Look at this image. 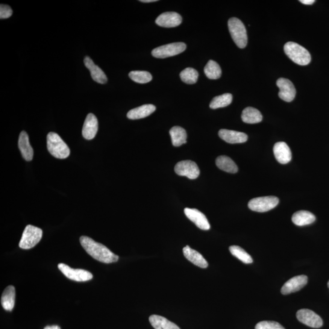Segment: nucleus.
<instances>
[{"instance_id": "1", "label": "nucleus", "mask_w": 329, "mask_h": 329, "mask_svg": "<svg viewBox=\"0 0 329 329\" xmlns=\"http://www.w3.org/2000/svg\"><path fill=\"white\" fill-rule=\"evenodd\" d=\"M80 243L83 248L95 260L105 263L116 262L119 260V256L111 252L106 246L96 242L90 237L82 236Z\"/></svg>"}, {"instance_id": "2", "label": "nucleus", "mask_w": 329, "mask_h": 329, "mask_svg": "<svg viewBox=\"0 0 329 329\" xmlns=\"http://www.w3.org/2000/svg\"><path fill=\"white\" fill-rule=\"evenodd\" d=\"M47 148L52 156L60 159L68 157L70 154L69 147L58 134L52 132L47 136Z\"/></svg>"}, {"instance_id": "3", "label": "nucleus", "mask_w": 329, "mask_h": 329, "mask_svg": "<svg viewBox=\"0 0 329 329\" xmlns=\"http://www.w3.org/2000/svg\"><path fill=\"white\" fill-rule=\"evenodd\" d=\"M284 51L291 60L299 66H307L310 63V52L297 43L287 42L284 46Z\"/></svg>"}, {"instance_id": "4", "label": "nucleus", "mask_w": 329, "mask_h": 329, "mask_svg": "<svg viewBox=\"0 0 329 329\" xmlns=\"http://www.w3.org/2000/svg\"><path fill=\"white\" fill-rule=\"evenodd\" d=\"M228 28L234 42L240 48H244L248 43V36L245 25L236 17L229 20Z\"/></svg>"}, {"instance_id": "5", "label": "nucleus", "mask_w": 329, "mask_h": 329, "mask_svg": "<svg viewBox=\"0 0 329 329\" xmlns=\"http://www.w3.org/2000/svg\"><path fill=\"white\" fill-rule=\"evenodd\" d=\"M42 229L34 226L28 225L25 229L19 243L20 248L29 249L37 245L42 239Z\"/></svg>"}, {"instance_id": "6", "label": "nucleus", "mask_w": 329, "mask_h": 329, "mask_svg": "<svg viewBox=\"0 0 329 329\" xmlns=\"http://www.w3.org/2000/svg\"><path fill=\"white\" fill-rule=\"evenodd\" d=\"M186 45L183 42H176L157 47L152 51V55L156 58L164 59L178 55L186 50Z\"/></svg>"}, {"instance_id": "7", "label": "nucleus", "mask_w": 329, "mask_h": 329, "mask_svg": "<svg viewBox=\"0 0 329 329\" xmlns=\"http://www.w3.org/2000/svg\"><path fill=\"white\" fill-rule=\"evenodd\" d=\"M279 199L275 196L259 197L251 199L248 207L252 211L257 212H265L271 210L279 204Z\"/></svg>"}, {"instance_id": "8", "label": "nucleus", "mask_w": 329, "mask_h": 329, "mask_svg": "<svg viewBox=\"0 0 329 329\" xmlns=\"http://www.w3.org/2000/svg\"><path fill=\"white\" fill-rule=\"evenodd\" d=\"M58 268L66 277L72 281L77 282H86L93 278L92 273L86 270L81 269H73L64 263L58 265Z\"/></svg>"}, {"instance_id": "9", "label": "nucleus", "mask_w": 329, "mask_h": 329, "mask_svg": "<svg viewBox=\"0 0 329 329\" xmlns=\"http://www.w3.org/2000/svg\"><path fill=\"white\" fill-rule=\"evenodd\" d=\"M175 171L179 176H186L190 179H195L200 174L197 164L191 160L179 161L176 164Z\"/></svg>"}, {"instance_id": "10", "label": "nucleus", "mask_w": 329, "mask_h": 329, "mask_svg": "<svg viewBox=\"0 0 329 329\" xmlns=\"http://www.w3.org/2000/svg\"><path fill=\"white\" fill-rule=\"evenodd\" d=\"M296 316L299 321L310 327L319 328L323 324L321 317L310 310H299L296 313Z\"/></svg>"}, {"instance_id": "11", "label": "nucleus", "mask_w": 329, "mask_h": 329, "mask_svg": "<svg viewBox=\"0 0 329 329\" xmlns=\"http://www.w3.org/2000/svg\"><path fill=\"white\" fill-rule=\"evenodd\" d=\"M279 87V96L283 100L291 102L295 98L296 90L293 84L289 79L279 78L276 82Z\"/></svg>"}, {"instance_id": "12", "label": "nucleus", "mask_w": 329, "mask_h": 329, "mask_svg": "<svg viewBox=\"0 0 329 329\" xmlns=\"http://www.w3.org/2000/svg\"><path fill=\"white\" fill-rule=\"evenodd\" d=\"M183 19L180 14L175 12H166L158 16L155 23L161 27L175 28L181 25Z\"/></svg>"}, {"instance_id": "13", "label": "nucleus", "mask_w": 329, "mask_h": 329, "mask_svg": "<svg viewBox=\"0 0 329 329\" xmlns=\"http://www.w3.org/2000/svg\"><path fill=\"white\" fill-rule=\"evenodd\" d=\"M184 213L190 221L195 223L197 227L202 230H209L210 225L208 220L204 214L196 208H186L184 209Z\"/></svg>"}, {"instance_id": "14", "label": "nucleus", "mask_w": 329, "mask_h": 329, "mask_svg": "<svg viewBox=\"0 0 329 329\" xmlns=\"http://www.w3.org/2000/svg\"><path fill=\"white\" fill-rule=\"evenodd\" d=\"M308 278L306 276H295V277L290 279L282 287L281 293L284 295H287L290 293L298 292L306 286Z\"/></svg>"}, {"instance_id": "15", "label": "nucleus", "mask_w": 329, "mask_h": 329, "mask_svg": "<svg viewBox=\"0 0 329 329\" xmlns=\"http://www.w3.org/2000/svg\"><path fill=\"white\" fill-rule=\"evenodd\" d=\"M98 130V122L95 115L89 114L86 117L82 128V136L86 140H92Z\"/></svg>"}, {"instance_id": "16", "label": "nucleus", "mask_w": 329, "mask_h": 329, "mask_svg": "<svg viewBox=\"0 0 329 329\" xmlns=\"http://www.w3.org/2000/svg\"><path fill=\"white\" fill-rule=\"evenodd\" d=\"M273 151L276 160L281 164H287L292 160V152L286 143L283 142L276 143L273 148Z\"/></svg>"}, {"instance_id": "17", "label": "nucleus", "mask_w": 329, "mask_h": 329, "mask_svg": "<svg viewBox=\"0 0 329 329\" xmlns=\"http://www.w3.org/2000/svg\"><path fill=\"white\" fill-rule=\"evenodd\" d=\"M218 135L222 140L231 144L245 143L248 139V136L245 133L228 129H221Z\"/></svg>"}, {"instance_id": "18", "label": "nucleus", "mask_w": 329, "mask_h": 329, "mask_svg": "<svg viewBox=\"0 0 329 329\" xmlns=\"http://www.w3.org/2000/svg\"><path fill=\"white\" fill-rule=\"evenodd\" d=\"M85 66L90 70L91 76L94 81L98 83L104 84L107 82V78L102 70L98 66L94 64L92 59L89 57L84 58Z\"/></svg>"}, {"instance_id": "19", "label": "nucleus", "mask_w": 329, "mask_h": 329, "mask_svg": "<svg viewBox=\"0 0 329 329\" xmlns=\"http://www.w3.org/2000/svg\"><path fill=\"white\" fill-rule=\"evenodd\" d=\"M184 256L187 260L196 266L202 268H206L208 266V263L203 256L198 251L194 250L189 246H186L183 248Z\"/></svg>"}, {"instance_id": "20", "label": "nucleus", "mask_w": 329, "mask_h": 329, "mask_svg": "<svg viewBox=\"0 0 329 329\" xmlns=\"http://www.w3.org/2000/svg\"><path fill=\"white\" fill-rule=\"evenodd\" d=\"M19 148L22 155L26 161H31L33 158V149L29 143V137L25 131L21 132L19 139Z\"/></svg>"}, {"instance_id": "21", "label": "nucleus", "mask_w": 329, "mask_h": 329, "mask_svg": "<svg viewBox=\"0 0 329 329\" xmlns=\"http://www.w3.org/2000/svg\"><path fill=\"white\" fill-rule=\"evenodd\" d=\"M155 107L152 104H145L133 108L128 112L127 117L130 120H138L145 118L150 116L155 111Z\"/></svg>"}, {"instance_id": "22", "label": "nucleus", "mask_w": 329, "mask_h": 329, "mask_svg": "<svg viewBox=\"0 0 329 329\" xmlns=\"http://www.w3.org/2000/svg\"><path fill=\"white\" fill-rule=\"evenodd\" d=\"M292 220L294 224L298 226H304L315 222L316 217L310 211L301 210L294 213Z\"/></svg>"}, {"instance_id": "23", "label": "nucleus", "mask_w": 329, "mask_h": 329, "mask_svg": "<svg viewBox=\"0 0 329 329\" xmlns=\"http://www.w3.org/2000/svg\"><path fill=\"white\" fill-rule=\"evenodd\" d=\"M16 299V290L13 286L6 288L2 296V305L4 309L7 311L13 310Z\"/></svg>"}, {"instance_id": "24", "label": "nucleus", "mask_w": 329, "mask_h": 329, "mask_svg": "<svg viewBox=\"0 0 329 329\" xmlns=\"http://www.w3.org/2000/svg\"><path fill=\"white\" fill-rule=\"evenodd\" d=\"M262 115L257 108L248 107L243 111L242 119L243 122L248 124H255L262 121Z\"/></svg>"}, {"instance_id": "25", "label": "nucleus", "mask_w": 329, "mask_h": 329, "mask_svg": "<svg viewBox=\"0 0 329 329\" xmlns=\"http://www.w3.org/2000/svg\"><path fill=\"white\" fill-rule=\"evenodd\" d=\"M149 322L155 329H181L178 326L163 316L151 315Z\"/></svg>"}, {"instance_id": "26", "label": "nucleus", "mask_w": 329, "mask_h": 329, "mask_svg": "<svg viewBox=\"0 0 329 329\" xmlns=\"http://www.w3.org/2000/svg\"><path fill=\"white\" fill-rule=\"evenodd\" d=\"M170 134L171 136L173 146H180L187 143L186 131L180 126H174L170 129Z\"/></svg>"}, {"instance_id": "27", "label": "nucleus", "mask_w": 329, "mask_h": 329, "mask_svg": "<svg viewBox=\"0 0 329 329\" xmlns=\"http://www.w3.org/2000/svg\"><path fill=\"white\" fill-rule=\"evenodd\" d=\"M216 166L220 170L229 173H236L238 172V167L236 163L230 157L226 155H221L216 160Z\"/></svg>"}, {"instance_id": "28", "label": "nucleus", "mask_w": 329, "mask_h": 329, "mask_svg": "<svg viewBox=\"0 0 329 329\" xmlns=\"http://www.w3.org/2000/svg\"><path fill=\"white\" fill-rule=\"evenodd\" d=\"M233 98V95L231 93H225L216 96L211 100L210 107L212 109H216V108L228 106L231 104Z\"/></svg>"}, {"instance_id": "29", "label": "nucleus", "mask_w": 329, "mask_h": 329, "mask_svg": "<svg viewBox=\"0 0 329 329\" xmlns=\"http://www.w3.org/2000/svg\"><path fill=\"white\" fill-rule=\"evenodd\" d=\"M204 73L208 78L217 79L221 77L222 69L218 63L210 60L208 62L204 68Z\"/></svg>"}, {"instance_id": "30", "label": "nucleus", "mask_w": 329, "mask_h": 329, "mask_svg": "<svg viewBox=\"0 0 329 329\" xmlns=\"http://www.w3.org/2000/svg\"><path fill=\"white\" fill-rule=\"evenodd\" d=\"M232 255L246 264L252 263L253 260L250 255L239 246H231L229 247Z\"/></svg>"}, {"instance_id": "31", "label": "nucleus", "mask_w": 329, "mask_h": 329, "mask_svg": "<svg viewBox=\"0 0 329 329\" xmlns=\"http://www.w3.org/2000/svg\"><path fill=\"white\" fill-rule=\"evenodd\" d=\"M198 77V72L193 68H187L180 73L181 80L188 84H195Z\"/></svg>"}, {"instance_id": "32", "label": "nucleus", "mask_w": 329, "mask_h": 329, "mask_svg": "<svg viewBox=\"0 0 329 329\" xmlns=\"http://www.w3.org/2000/svg\"><path fill=\"white\" fill-rule=\"evenodd\" d=\"M129 76L132 80L140 84L148 83L152 79L151 73L146 71H132Z\"/></svg>"}, {"instance_id": "33", "label": "nucleus", "mask_w": 329, "mask_h": 329, "mask_svg": "<svg viewBox=\"0 0 329 329\" xmlns=\"http://www.w3.org/2000/svg\"><path fill=\"white\" fill-rule=\"evenodd\" d=\"M255 329H286L279 323L275 321H263L255 325Z\"/></svg>"}, {"instance_id": "34", "label": "nucleus", "mask_w": 329, "mask_h": 329, "mask_svg": "<svg viewBox=\"0 0 329 329\" xmlns=\"http://www.w3.org/2000/svg\"><path fill=\"white\" fill-rule=\"evenodd\" d=\"M12 15H13V10L10 6L3 4L0 6V19L10 18Z\"/></svg>"}, {"instance_id": "35", "label": "nucleus", "mask_w": 329, "mask_h": 329, "mask_svg": "<svg viewBox=\"0 0 329 329\" xmlns=\"http://www.w3.org/2000/svg\"><path fill=\"white\" fill-rule=\"evenodd\" d=\"M302 3V4L311 5L314 4L315 2V0H301L299 1Z\"/></svg>"}, {"instance_id": "36", "label": "nucleus", "mask_w": 329, "mask_h": 329, "mask_svg": "<svg viewBox=\"0 0 329 329\" xmlns=\"http://www.w3.org/2000/svg\"><path fill=\"white\" fill-rule=\"evenodd\" d=\"M44 329H61L58 325L46 326Z\"/></svg>"}, {"instance_id": "37", "label": "nucleus", "mask_w": 329, "mask_h": 329, "mask_svg": "<svg viewBox=\"0 0 329 329\" xmlns=\"http://www.w3.org/2000/svg\"><path fill=\"white\" fill-rule=\"evenodd\" d=\"M141 2L143 3H151L157 2V0H141Z\"/></svg>"}, {"instance_id": "38", "label": "nucleus", "mask_w": 329, "mask_h": 329, "mask_svg": "<svg viewBox=\"0 0 329 329\" xmlns=\"http://www.w3.org/2000/svg\"><path fill=\"white\" fill-rule=\"evenodd\" d=\"M327 286H328V288L329 289V281H328V283H327Z\"/></svg>"}]
</instances>
